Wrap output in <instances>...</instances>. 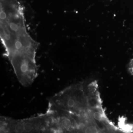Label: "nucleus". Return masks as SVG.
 <instances>
[{"instance_id":"1","label":"nucleus","mask_w":133,"mask_h":133,"mask_svg":"<svg viewBox=\"0 0 133 133\" xmlns=\"http://www.w3.org/2000/svg\"><path fill=\"white\" fill-rule=\"evenodd\" d=\"M0 4L1 41L17 79L28 87L38 76L36 56L38 43L27 31L18 0H0Z\"/></svg>"},{"instance_id":"2","label":"nucleus","mask_w":133,"mask_h":133,"mask_svg":"<svg viewBox=\"0 0 133 133\" xmlns=\"http://www.w3.org/2000/svg\"><path fill=\"white\" fill-rule=\"evenodd\" d=\"M49 105L76 122L80 133H105L111 124L103 108L96 81L69 86L51 97Z\"/></svg>"},{"instance_id":"3","label":"nucleus","mask_w":133,"mask_h":133,"mask_svg":"<svg viewBox=\"0 0 133 133\" xmlns=\"http://www.w3.org/2000/svg\"><path fill=\"white\" fill-rule=\"evenodd\" d=\"M1 133H49L48 114L22 119L1 116Z\"/></svg>"}]
</instances>
